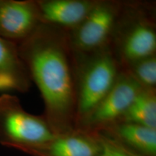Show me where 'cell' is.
I'll use <instances>...</instances> for the list:
<instances>
[{
	"instance_id": "cell-1",
	"label": "cell",
	"mask_w": 156,
	"mask_h": 156,
	"mask_svg": "<svg viewBox=\"0 0 156 156\" xmlns=\"http://www.w3.org/2000/svg\"><path fill=\"white\" fill-rule=\"evenodd\" d=\"M17 48L31 82L40 91L43 116L54 134L76 129L78 57L69 31L42 23Z\"/></svg>"
},
{
	"instance_id": "cell-2",
	"label": "cell",
	"mask_w": 156,
	"mask_h": 156,
	"mask_svg": "<svg viewBox=\"0 0 156 156\" xmlns=\"http://www.w3.org/2000/svg\"><path fill=\"white\" fill-rule=\"evenodd\" d=\"M110 48L121 68L156 54L155 7L153 3L124 1Z\"/></svg>"
},
{
	"instance_id": "cell-3",
	"label": "cell",
	"mask_w": 156,
	"mask_h": 156,
	"mask_svg": "<svg viewBox=\"0 0 156 156\" xmlns=\"http://www.w3.org/2000/svg\"><path fill=\"white\" fill-rule=\"evenodd\" d=\"M77 57L76 129L81 127L106 96L121 70L110 46Z\"/></svg>"
},
{
	"instance_id": "cell-4",
	"label": "cell",
	"mask_w": 156,
	"mask_h": 156,
	"mask_svg": "<svg viewBox=\"0 0 156 156\" xmlns=\"http://www.w3.org/2000/svg\"><path fill=\"white\" fill-rule=\"evenodd\" d=\"M56 134L42 115L25 110L15 95H0V144L29 155L48 143Z\"/></svg>"
},
{
	"instance_id": "cell-5",
	"label": "cell",
	"mask_w": 156,
	"mask_h": 156,
	"mask_svg": "<svg viewBox=\"0 0 156 156\" xmlns=\"http://www.w3.org/2000/svg\"><path fill=\"white\" fill-rule=\"evenodd\" d=\"M124 4L120 0H97L80 25L69 31L70 42L77 55L110 46Z\"/></svg>"
},
{
	"instance_id": "cell-6",
	"label": "cell",
	"mask_w": 156,
	"mask_h": 156,
	"mask_svg": "<svg viewBox=\"0 0 156 156\" xmlns=\"http://www.w3.org/2000/svg\"><path fill=\"white\" fill-rule=\"evenodd\" d=\"M142 87L121 68L114 85L79 129L98 132L119 122Z\"/></svg>"
},
{
	"instance_id": "cell-7",
	"label": "cell",
	"mask_w": 156,
	"mask_h": 156,
	"mask_svg": "<svg viewBox=\"0 0 156 156\" xmlns=\"http://www.w3.org/2000/svg\"><path fill=\"white\" fill-rule=\"evenodd\" d=\"M42 24L36 0H0V37L19 44Z\"/></svg>"
},
{
	"instance_id": "cell-8",
	"label": "cell",
	"mask_w": 156,
	"mask_h": 156,
	"mask_svg": "<svg viewBox=\"0 0 156 156\" xmlns=\"http://www.w3.org/2000/svg\"><path fill=\"white\" fill-rule=\"evenodd\" d=\"M41 22L70 31L80 25L97 0H36Z\"/></svg>"
},
{
	"instance_id": "cell-9",
	"label": "cell",
	"mask_w": 156,
	"mask_h": 156,
	"mask_svg": "<svg viewBox=\"0 0 156 156\" xmlns=\"http://www.w3.org/2000/svg\"><path fill=\"white\" fill-rule=\"evenodd\" d=\"M99 142L96 132L80 129L56 135L51 141L30 156H98Z\"/></svg>"
},
{
	"instance_id": "cell-10",
	"label": "cell",
	"mask_w": 156,
	"mask_h": 156,
	"mask_svg": "<svg viewBox=\"0 0 156 156\" xmlns=\"http://www.w3.org/2000/svg\"><path fill=\"white\" fill-rule=\"evenodd\" d=\"M32 82L19 56L17 45L0 37V91L25 93Z\"/></svg>"
},
{
	"instance_id": "cell-11",
	"label": "cell",
	"mask_w": 156,
	"mask_h": 156,
	"mask_svg": "<svg viewBox=\"0 0 156 156\" xmlns=\"http://www.w3.org/2000/svg\"><path fill=\"white\" fill-rule=\"evenodd\" d=\"M100 132L142 155L156 156V129L119 121Z\"/></svg>"
},
{
	"instance_id": "cell-12",
	"label": "cell",
	"mask_w": 156,
	"mask_h": 156,
	"mask_svg": "<svg viewBox=\"0 0 156 156\" xmlns=\"http://www.w3.org/2000/svg\"><path fill=\"white\" fill-rule=\"evenodd\" d=\"M120 121L156 129V88L140 90Z\"/></svg>"
},
{
	"instance_id": "cell-13",
	"label": "cell",
	"mask_w": 156,
	"mask_h": 156,
	"mask_svg": "<svg viewBox=\"0 0 156 156\" xmlns=\"http://www.w3.org/2000/svg\"><path fill=\"white\" fill-rule=\"evenodd\" d=\"M122 69L127 72L142 88H156V54Z\"/></svg>"
},
{
	"instance_id": "cell-14",
	"label": "cell",
	"mask_w": 156,
	"mask_h": 156,
	"mask_svg": "<svg viewBox=\"0 0 156 156\" xmlns=\"http://www.w3.org/2000/svg\"><path fill=\"white\" fill-rule=\"evenodd\" d=\"M99 142L98 156H144L102 132H96Z\"/></svg>"
}]
</instances>
